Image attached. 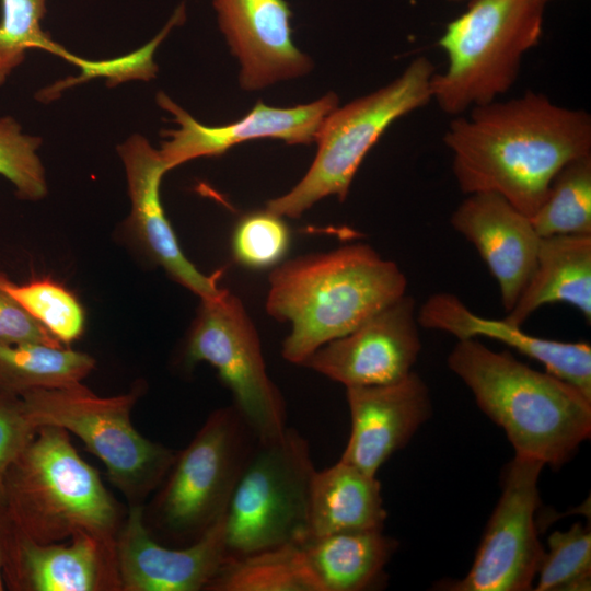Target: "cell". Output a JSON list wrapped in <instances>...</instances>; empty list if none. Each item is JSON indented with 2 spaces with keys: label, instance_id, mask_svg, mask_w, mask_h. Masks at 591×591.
Segmentation results:
<instances>
[{
  "label": "cell",
  "instance_id": "1",
  "mask_svg": "<svg viewBox=\"0 0 591 591\" xmlns=\"http://www.w3.org/2000/svg\"><path fill=\"white\" fill-rule=\"evenodd\" d=\"M454 116L443 136L465 195L495 193L528 217L544 201L556 173L591 153V117L528 91Z\"/></svg>",
  "mask_w": 591,
  "mask_h": 591
},
{
  "label": "cell",
  "instance_id": "2",
  "mask_svg": "<svg viewBox=\"0 0 591 591\" xmlns=\"http://www.w3.org/2000/svg\"><path fill=\"white\" fill-rule=\"evenodd\" d=\"M268 281L266 311L291 324L281 354L297 366L399 299L407 288L401 267L364 243L279 263Z\"/></svg>",
  "mask_w": 591,
  "mask_h": 591
},
{
  "label": "cell",
  "instance_id": "3",
  "mask_svg": "<svg viewBox=\"0 0 591 591\" xmlns=\"http://www.w3.org/2000/svg\"><path fill=\"white\" fill-rule=\"evenodd\" d=\"M449 369L502 430L515 454L560 466L591 434V398L572 384L534 370L477 338L457 340Z\"/></svg>",
  "mask_w": 591,
  "mask_h": 591
},
{
  "label": "cell",
  "instance_id": "4",
  "mask_svg": "<svg viewBox=\"0 0 591 591\" xmlns=\"http://www.w3.org/2000/svg\"><path fill=\"white\" fill-rule=\"evenodd\" d=\"M3 514L23 536L59 543L80 532L115 544L119 509L99 472L77 452L69 432L40 426L4 479Z\"/></svg>",
  "mask_w": 591,
  "mask_h": 591
},
{
  "label": "cell",
  "instance_id": "5",
  "mask_svg": "<svg viewBox=\"0 0 591 591\" xmlns=\"http://www.w3.org/2000/svg\"><path fill=\"white\" fill-rule=\"evenodd\" d=\"M545 0H472L438 39L448 58L434 72L431 101L451 116L499 99L514 84L524 55L542 36Z\"/></svg>",
  "mask_w": 591,
  "mask_h": 591
},
{
  "label": "cell",
  "instance_id": "6",
  "mask_svg": "<svg viewBox=\"0 0 591 591\" xmlns=\"http://www.w3.org/2000/svg\"><path fill=\"white\" fill-rule=\"evenodd\" d=\"M434 72L427 57H417L386 85L337 106L318 131L317 152L305 175L288 193L268 200L266 209L299 218L327 196L345 200L361 162L383 132L431 101Z\"/></svg>",
  "mask_w": 591,
  "mask_h": 591
},
{
  "label": "cell",
  "instance_id": "7",
  "mask_svg": "<svg viewBox=\"0 0 591 591\" xmlns=\"http://www.w3.org/2000/svg\"><path fill=\"white\" fill-rule=\"evenodd\" d=\"M139 392L99 396L82 383L21 396L37 428L55 426L77 436L97 456L111 482L140 505L170 472L177 452L141 436L131 422Z\"/></svg>",
  "mask_w": 591,
  "mask_h": 591
},
{
  "label": "cell",
  "instance_id": "8",
  "mask_svg": "<svg viewBox=\"0 0 591 591\" xmlns=\"http://www.w3.org/2000/svg\"><path fill=\"white\" fill-rule=\"evenodd\" d=\"M315 471L309 443L296 429L257 440L224 515L227 556L306 540Z\"/></svg>",
  "mask_w": 591,
  "mask_h": 591
},
{
  "label": "cell",
  "instance_id": "9",
  "mask_svg": "<svg viewBox=\"0 0 591 591\" xmlns=\"http://www.w3.org/2000/svg\"><path fill=\"white\" fill-rule=\"evenodd\" d=\"M257 440L234 405L212 412L166 475L154 506L157 525L193 543L224 518Z\"/></svg>",
  "mask_w": 591,
  "mask_h": 591
},
{
  "label": "cell",
  "instance_id": "10",
  "mask_svg": "<svg viewBox=\"0 0 591 591\" xmlns=\"http://www.w3.org/2000/svg\"><path fill=\"white\" fill-rule=\"evenodd\" d=\"M200 301L186 341V363L205 361L218 371L258 440L280 434L287 428L286 404L266 370L257 329L242 301L228 290Z\"/></svg>",
  "mask_w": 591,
  "mask_h": 591
},
{
  "label": "cell",
  "instance_id": "11",
  "mask_svg": "<svg viewBox=\"0 0 591 591\" xmlns=\"http://www.w3.org/2000/svg\"><path fill=\"white\" fill-rule=\"evenodd\" d=\"M545 465L514 455L503 474L502 491L489 519L467 575L449 589L455 591H526L544 548L536 532L538 477Z\"/></svg>",
  "mask_w": 591,
  "mask_h": 591
},
{
  "label": "cell",
  "instance_id": "12",
  "mask_svg": "<svg viewBox=\"0 0 591 591\" xmlns=\"http://www.w3.org/2000/svg\"><path fill=\"white\" fill-rule=\"evenodd\" d=\"M416 302L404 294L302 364L345 387L389 384L407 376L421 350Z\"/></svg>",
  "mask_w": 591,
  "mask_h": 591
},
{
  "label": "cell",
  "instance_id": "13",
  "mask_svg": "<svg viewBox=\"0 0 591 591\" xmlns=\"http://www.w3.org/2000/svg\"><path fill=\"white\" fill-rule=\"evenodd\" d=\"M157 102L178 126L162 131L169 139L161 143L159 152L170 171L196 158L221 155L253 139H279L288 144L315 142L325 118L339 101L334 92L293 107H273L259 101L246 116L223 126L200 124L163 92L158 93Z\"/></svg>",
  "mask_w": 591,
  "mask_h": 591
},
{
  "label": "cell",
  "instance_id": "14",
  "mask_svg": "<svg viewBox=\"0 0 591 591\" xmlns=\"http://www.w3.org/2000/svg\"><path fill=\"white\" fill-rule=\"evenodd\" d=\"M224 518L181 548L159 544L144 522L141 505H130L115 541L124 591L206 590L227 557Z\"/></svg>",
  "mask_w": 591,
  "mask_h": 591
},
{
  "label": "cell",
  "instance_id": "15",
  "mask_svg": "<svg viewBox=\"0 0 591 591\" xmlns=\"http://www.w3.org/2000/svg\"><path fill=\"white\" fill-rule=\"evenodd\" d=\"M3 579L15 591L121 590L115 544L85 532L66 543L39 544L5 517Z\"/></svg>",
  "mask_w": 591,
  "mask_h": 591
},
{
  "label": "cell",
  "instance_id": "16",
  "mask_svg": "<svg viewBox=\"0 0 591 591\" xmlns=\"http://www.w3.org/2000/svg\"><path fill=\"white\" fill-rule=\"evenodd\" d=\"M218 25L240 62V85L257 91L309 73L313 62L292 42L286 0H212Z\"/></svg>",
  "mask_w": 591,
  "mask_h": 591
},
{
  "label": "cell",
  "instance_id": "17",
  "mask_svg": "<svg viewBox=\"0 0 591 591\" xmlns=\"http://www.w3.org/2000/svg\"><path fill=\"white\" fill-rule=\"evenodd\" d=\"M351 428L339 460L376 476L430 417L429 387L414 371L382 385L346 387Z\"/></svg>",
  "mask_w": 591,
  "mask_h": 591
},
{
  "label": "cell",
  "instance_id": "18",
  "mask_svg": "<svg viewBox=\"0 0 591 591\" xmlns=\"http://www.w3.org/2000/svg\"><path fill=\"white\" fill-rule=\"evenodd\" d=\"M125 166L131 202L128 227L151 258L167 275L200 300L220 296L225 289L218 286L220 271L201 273L184 255L175 232L167 220L161 199L160 184L167 169L147 138L130 136L117 147Z\"/></svg>",
  "mask_w": 591,
  "mask_h": 591
},
{
  "label": "cell",
  "instance_id": "19",
  "mask_svg": "<svg viewBox=\"0 0 591 591\" xmlns=\"http://www.w3.org/2000/svg\"><path fill=\"white\" fill-rule=\"evenodd\" d=\"M466 196L451 215V227L476 248L487 265L507 313L535 268L541 236L530 217L500 195Z\"/></svg>",
  "mask_w": 591,
  "mask_h": 591
},
{
  "label": "cell",
  "instance_id": "20",
  "mask_svg": "<svg viewBox=\"0 0 591 591\" xmlns=\"http://www.w3.org/2000/svg\"><path fill=\"white\" fill-rule=\"evenodd\" d=\"M422 328L453 335L457 340L488 337L535 359L545 370L572 384L591 398V346L530 335L503 320L486 318L471 311L455 294L438 292L427 298L417 312Z\"/></svg>",
  "mask_w": 591,
  "mask_h": 591
},
{
  "label": "cell",
  "instance_id": "21",
  "mask_svg": "<svg viewBox=\"0 0 591 591\" xmlns=\"http://www.w3.org/2000/svg\"><path fill=\"white\" fill-rule=\"evenodd\" d=\"M565 302L591 321V234L541 237L535 268L505 320L522 326L541 306Z\"/></svg>",
  "mask_w": 591,
  "mask_h": 591
},
{
  "label": "cell",
  "instance_id": "22",
  "mask_svg": "<svg viewBox=\"0 0 591 591\" xmlns=\"http://www.w3.org/2000/svg\"><path fill=\"white\" fill-rule=\"evenodd\" d=\"M386 517L376 476L341 460L315 471L309 500L310 536L383 530Z\"/></svg>",
  "mask_w": 591,
  "mask_h": 591
},
{
  "label": "cell",
  "instance_id": "23",
  "mask_svg": "<svg viewBox=\"0 0 591 591\" xmlns=\"http://www.w3.org/2000/svg\"><path fill=\"white\" fill-rule=\"evenodd\" d=\"M300 545L324 591H361L379 580L397 543L368 530L309 536Z\"/></svg>",
  "mask_w": 591,
  "mask_h": 591
},
{
  "label": "cell",
  "instance_id": "24",
  "mask_svg": "<svg viewBox=\"0 0 591 591\" xmlns=\"http://www.w3.org/2000/svg\"><path fill=\"white\" fill-rule=\"evenodd\" d=\"M211 591H324L300 543L227 556L207 586Z\"/></svg>",
  "mask_w": 591,
  "mask_h": 591
},
{
  "label": "cell",
  "instance_id": "25",
  "mask_svg": "<svg viewBox=\"0 0 591 591\" xmlns=\"http://www.w3.org/2000/svg\"><path fill=\"white\" fill-rule=\"evenodd\" d=\"M95 367L85 352L40 343H0V390L16 396L82 383Z\"/></svg>",
  "mask_w": 591,
  "mask_h": 591
},
{
  "label": "cell",
  "instance_id": "26",
  "mask_svg": "<svg viewBox=\"0 0 591 591\" xmlns=\"http://www.w3.org/2000/svg\"><path fill=\"white\" fill-rule=\"evenodd\" d=\"M541 237L591 234V153L566 163L530 218Z\"/></svg>",
  "mask_w": 591,
  "mask_h": 591
},
{
  "label": "cell",
  "instance_id": "27",
  "mask_svg": "<svg viewBox=\"0 0 591 591\" xmlns=\"http://www.w3.org/2000/svg\"><path fill=\"white\" fill-rule=\"evenodd\" d=\"M0 86L28 49H44L73 63L79 57L55 43L42 28L47 0H0Z\"/></svg>",
  "mask_w": 591,
  "mask_h": 591
},
{
  "label": "cell",
  "instance_id": "28",
  "mask_svg": "<svg viewBox=\"0 0 591 591\" xmlns=\"http://www.w3.org/2000/svg\"><path fill=\"white\" fill-rule=\"evenodd\" d=\"M12 298L61 344L77 340L84 331V310L78 299L50 278L7 287Z\"/></svg>",
  "mask_w": 591,
  "mask_h": 591
},
{
  "label": "cell",
  "instance_id": "29",
  "mask_svg": "<svg viewBox=\"0 0 591 591\" xmlns=\"http://www.w3.org/2000/svg\"><path fill=\"white\" fill-rule=\"evenodd\" d=\"M536 573V591H581L591 586V532L575 523L567 531H554L547 538Z\"/></svg>",
  "mask_w": 591,
  "mask_h": 591
},
{
  "label": "cell",
  "instance_id": "30",
  "mask_svg": "<svg viewBox=\"0 0 591 591\" xmlns=\"http://www.w3.org/2000/svg\"><path fill=\"white\" fill-rule=\"evenodd\" d=\"M40 143L39 137L24 134L13 117L0 118V175L24 200H39L47 194L45 170L36 153Z\"/></svg>",
  "mask_w": 591,
  "mask_h": 591
},
{
  "label": "cell",
  "instance_id": "31",
  "mask_svg": "<svg viewBox=\"0 0 591 591\" xmlns=\"http://www.w3.org/2000/svg\"><path fill=\"white\" fill-rule=\"evenodd\" d=\"M290 245V231L283 217L266 208L244 215L231 241L234 259L252 269L275 267Z\"/></svg>",
  "mask_w": 591,
  "mask_h": 591
},
{
  "label": "cell",
  "instance_id": "32",
  "mask_svg": "<svg viewBox=\"0 0 591 591\" xmlns=\"http://www.w3.org/2000/svg\"><path fill=\"white\" fill-rule=\"evenodd\" d=\"M35 431L22 398L0 390V513H3L5 475Z\"/></svg>",
  "mask_w": 591,
  "mask_h": 591
},
{
  "label": "cell",
  "instance_id": "33",
  "mask_svg": "<svg viewBox=\"0 0 591 591\" xmlns=\"http://www.w3.org/2000/svg\"><path fill=\"white\" fill-rule=\"evenodd\" d=\"M12 280L0 270V343H40L63 346L38 324L8 292Z\"/></svg>",
  "mask_w": 591,
  "mask_h": 591
},
{
  "label": "cell",
  "instance_id": "34",
  "mask_svg": "<svg viewBox=\"0 0 591 591\" xmlns=\"http://www.w3.org/2000/svg\"><path fill=\"white\" fill-rule=\"evenodd\" d=\"M3 557H4V514L0 513V591L5 589L3 579Z\"/></svg>",
  "mask_w": 591,
  "mask_h": 591
},
{
  "label": "cell",
  "instance_id": "35",
  "mask_svg": "<svg viewBox=\"0 0 591 591\" xmlns=\"http://www.w3.org/2000/svg\"><path fill=\"white\" fill-rule=\"evenodd\" d=\"M448 1H450V2H456V3H460V2H466V3H468V2L472 1V0H448Z\"/></svg>",
  "mask_w": 591,
  "mask_h": 591
},
{
  "label": "cell",
  "instance_id": "36",
  "mask_svg": "<svg viewBox=\"0 0 591 591\" xmlns=\"http://www.w3.org/2000/svg\"><path fill=\"white\" fill-rule=\"evenodd\" d=\"M545 1H547V2H548V1H551V0H545Z\"/></svg>",
  "mask_w": 591,
  "mask_h": 591
}]
</instances>
